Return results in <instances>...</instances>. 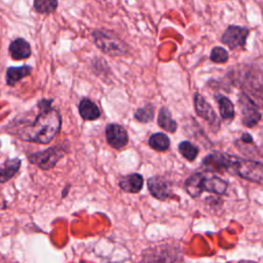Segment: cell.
<instances>
[{
  "instance_id": "cell-8",
  "label": "cell",
  "mask_w": 263,
  "mask_h": 263,
  "mask_svg": "<svg viewBox=\"0 0 263 263\" xmlns=\"http://www.w3.org/2000/svg\"><path fill=\"white\" fill-rule=\"evenodd\" d=\"M234 156L222 151H214L208 154L201 161V166L209 172L221 173L230 171Z\"/></svg>"
},
{
  "instance_id": "cell-22",
  "label": "cell",
  "mask_w": 263,
  "mask_h": 263,
  "mask_svg": "<svg viewBox=\"0 0 263 263\" xmlns=\"http://www.w3.org/2000/svg\"><path fill=\"white\" fill-rule=\"evenodd\" d=\"M154 110H155V107L153 106V104L148 103L145 106L138 108L135 111L134 116H135L136 120H138L139 122L148 123V122L152 121L154 118Z\"/></svg>"
},
{
  "instance_id": "cell-12",
  "label": "cell",
  "mask_w": 263,
  "mask_h": 263,
  "mask_svg": "<svg viewBox=\"0 0 263 263\" xmlns=\"http://www.w3.org/2000/svg\"><path fill=\"white\" fill-rule=\"evenodd\" d=\"M107 143L114 149L120 150L128 143V135L125 128L117 123H109L105 130Z\"/></svg>"
},
{
  "instance_id": "cell-23",
  "label": "cell",
  "mask_w": 263,
  "mask_h": 263,
  "mask_svg": "<svg viewBox=\"0 0 263 263\" xmlns=\"http://www.w3.org/2000/svg\"><path fill=\"white\" fill-rule=\"evenodd\" d=\"M59 2L55 0H36L34 1V9L38 13L48 14L57 9Z\"/></svg>"
},
{
  "instance_id": "cell-25",
  "label": "cell",
  "mask_w": 263,
  "mask_h": 263,
  "mask_svg": "<svg viewBox=\"0 0 263 263\" xmlns=\"http://www.w3.org/2000/svg\"><path fill=\"white\" fill-rule=\"evenodd\" d=\"M240 141H241V142H243V143L250 144V143H252V142H253V137H252L250 134L245 133V134H242V135H241V137H240Z\"/></svg>"
},
{
  "instance_id": "cell-2",
  "label": "cell",
  "mask_w": 263,
  "mask_h": 263,
  "mask_svg": "<svg viewBox=\"0 0 263 263\" xmlns=\"http://www.w3.org/2000/svg\"><path fill=\"white\" fill-rule=\"evenodd\" d=\"M184 187L193 198L199 197L204 191L223 195L227 192L228 182L218 176H206L201 172H195L185 180Z\"/></svg>"
},
{
  "instance_id": "cell-16",
  "label": "cell",
  "mask_w": 263,
  "mask_h": 263,
  "mask_svg": "<svg viewBox=\"0 0 263 263\" xmlns=\"http://www.w3.org/2000/svg\"><path fill=\"white\" fill-rule=\"evenodd\" d=\"M215 99L219 105V111L222 119L225 121H231L235 115L233 103L226 96L221 93H215Z\"/></svg>"
},
{
  "instance_id": "cell-13",
  "label": "cell",
  "mask_w": 263,
  "mask_h": 263,
  "mask_svg": "<svg viewBox=\"0 0 263 263\" xmlns=\"http://www.w3.org/2000/svg\"><path fill=\"white\" fill-rule=\"evenodd\" d=\"M8 51L13 60L21 61L28 59L32 54L30 43L24 38H16L9 44Z\"/></svg>"
},
{
  "instance_id": "cell-6",
  "label": "cell",
  "mask_w": 263,
  "mask_h": 263,
  "mask_svg": "<svg viewBox=\"0 0 263 263\" xmlns=\"http://www.w3.org/2000/svg\"><path fill=\"white\" fill-rule=\"evenodd\" d=\"M238 105L241 112V122L246 127H254L261 120V112L255 102L245 92L238 96Z\"/></svg>"
},
{
  "instance_id": "cell-21",
  "label": "cell",
  "mask_w": 263,
  "mask_h": 263,
  "mask_svg": "<svg viewBox=\"0 0 263 263\" xmlns=\"http://www.w3.org/2000/svg\"><path fill=\"white\" fill-rule=\"evenodd\" d=\"M178 150L180 152V154L187 159L188 161H193L199 152V149L196 145H194L193 143H191L190 141H183L179 144L178 146Z\"/></svg>"
},
{
  "instance_id": "cell-11",
  "label": "cell",
  "mask_w": 263,
  "mask_h": 263,
  "mask_svg": "<svg viewBox=\"0 0 263 263\" xmlns=\"http://www.w3.org/2000/svg\"><path fill=\"white\" fill-rule=\"evenodd\" d=\"M147 187L150 194L156 199L166 200L174 195L173 184L162 176H153L147 180Z\"/></svg>"
},
{
  "instance_id": "cell-27",
  "label": "cell",
  "mask_w": 263,
  "mask_h": 263,
  "mask_svg": "<svg viewBox=\"0 0 263 263\" xmlns=\"http://www.w3.org/2000/svg\"><path fill=\"white\" fill-rule=\"evenodd\" d=\"M0 146H1V142H0Z\"/></svg>"
},
{
  "instance_id": "cell-3",
  "label": "cell",
  "mask_w": 263,
  "mask_h": 263,
  "mask_svg": "<svg viewBox=\"0 0 263 263\" xmlns=\"http://www.w3.org/2000/svg\"><path fill=\"white\" fill-rule=\"evenodd\" d=\"M91 36L96 46L110 57H121L128 52L127 44L111 31L95 30Z\"/></svg>"
},
{
  "instance_id": "cell-20",
  "label": "cell",
  "mask_w": 263,
  "mask_h": 263,
  "mask_svg": "<svg viewBox=\"0 0 263 263\" xmlns=\"http://www.w3.org/2000/svg\"><path fill=\"white\" fill-rule=\"evenodd\" d=\"M149 146L156 151H166L171 146L170 138L163 133L152 134L148 139Z\"/></svg>"
},
{
  "instance_id": "cell-24",
  "label": "cell",
  "mask_w": 263,
  "mask_h": 263,
  "mask_svg": "<svg viewBox=\"0 0 263 263\" xmlns=\"http://www.w3.org/2000/svg\"><path fill=\"white\" fill-rule=\"evenodd\" d=\"M228 51L222 46H214L211 50L210 60L217 64H223L228 61Z\"/></svg>"
},
{
  "instance_id": "cell-9",
  "label": "cell",
  "mask_w": 263,
  "mask_h": 263,
  "mask_svg": "<svg viewBox=\"0 0 263 263\" xmlns=\"http://www.w3.org/2000/svg\"><path fill=\"white\" fill-rule=\"evenodd\" d=\"M179 252L171 246H158L147 251L142 263H177Z\"/></svg>"
},
{
  "instance_id": "cell-1",
  "label": "cell",
  "mask_w": 263,
  "mask_h": 263,
  "mask_svg": "<svg viewBox=\"0 0 263 263\" xmlns=\"http://www.w3.org/2000/svg\"><path fill=\"white\" fill-rule=\"evenodd\" d=\"M52 101L42 99L38 102V114L32 121L20 125L15 129V136L23 141L37 144H48L59 134L62 125V117L55 108L51 106Z\"/></svg>"
},
{
  "instance_id": "cell-7",
  "label": "cell",
  "mask_w": 263,
  "mask_h": 263,
  "mask_svg": "<svg viewBox=\"0 0 263 263\" xmlns=\"http://www.w3.org/2000/svg\"><path fill=\"white\" fill-rule=\"evenodd\" d=\"M194 109L196 114L202 118L210 125L211 129L216 133L220 129V119L218 118L213 107L205 101V99L198 92H195L193 96Z\"/></svg>"
},
{
  "instance_id": "cell-15",
  "label": "cell",
  "mask_w": 263,
  "mask_h": 263,
  "mask_svg": "<svg viewBox=\"0 0 263 263\" xmlns=\"http://www.w3.org/2000/svg\"><path fill=\"white\" fill-rule=\"evenodd\" d=\"M78 111L83 120H96L101 116V111L97 104L87 98L80 100Z\"/></svg>"
},
{
  "instance_id": "cell-26",
  "label": "cell",
  "mask_w": 263,
  "mask_h": 263,
  "mask_svg": "<svg viewBox=\"0 0 263 263\" xmlns=\"http://www.w3.org/2000/svg\"><path fill=\"white\" fill-rule=\"evenodd\" d=\"M68 190H69V187L65 188V190L63 191V197H65V193H66V195H67V193H68Z\"/></svg>"
},
{
  "instance_id": "cell-17",
  "label": "cell",
  "mask_w": 263,
  "mask_h": 263,
  "mask_svg": "<svg viewBox=\"0 0 263 263\" xmlns=\"http://www.w3.org/2000/svg\"><path fill=\"white\" fill-rule=\"evenodd\" d=\"M22 161L20 158L7 159L2 166H0V183H5L12 179L21 168Z\"/></svg>"
},
{
  "instance_id": "cell-19",
  "label": "cell",
  "mask_w": 263,
  "mask_h": 263,
  "mask_svg": "<svg viewBox=\"0 0 263 263\" xmlns=\"http://www.w3.org/2000/svg\"><path fill=\"white\" fill-rule=\"evenodd\" d=\"M157 124L164 130L170 132V133H175L178 124L176 120L173 119L172 113L166 107H162L159 110L158 117H157Z\"/></svg>"
},
{
  "instance_id": "cell-14",
  "label": "cell",
  "mask_w": 263,
  "mask_h": 263,
  "mask_svg": "<svg viewBox=\"0 0 263 263\" xmlns=\"http://www.w3.org/2000/svg\"><path fill=\"white\" fill-rule=\"evenodd\" d=\"M118 185H119L120 189L124 192L138 193L143 188L144 179H143L142 175H140L138 173H133V174L122 177L119 180Z\"/></svg>"
},
{
  "instance_id": "cell-4",
  "label": "cell",
  "mask_w": 263,
  "mask_h": 263,
  "mask_svg": "<svg viewBox=\"0 0 263 263\" xmlns=\"http://www.w3.org/2000/svg\"><path fill=\"white\" fill-rule=\"evenodd\" d=\"M69 144L64 142L59 145H54L43 151H38L29 155L28 159L31 163L35 164L43 171L52 168L58 161L63 158L69 152Z\"/></svg>"
},
{
  "instance_id": "cell-10",
  "label": "cell",
  "mask_w": 263,
  "mask_h": 263,
  "mask_svg": "<svg viewBox=\"0 0 263 263\" xmlns=\"http://www.w3.org/2000/svg\"><path fill=\"white\" fill-rule=\"evenodd\" d=\"M249 33V29L246 27L230 25L224 31L221 42L226 44L230 49L242 48L246 45Z\"/></svg>"
},
{
  "instance_id": "cell-5",
  "label": "cell",
  "mask_w": 263,
  "mask_h": 263,
  "mask_svg": "<svg viewBox=\"0 0 263 263\" xmlns=\"http://www.w3.org/2000/svg\"><path fill=\"white\" fill-rule=\"evenodd\" d=\"M230 171L241 179L263 184V162L234 156Z\"/></svg>"
},
{
  "instance_id": "cell-18",
  "label": "cell",
  "mask_w": 263,
  "mask_h": 263,
  "mask_svg": "<svg viewBox=\"0 0 263 263\" xmlns=\"http://www.w3.org/2000/svg\"><path fill=\"white\" fill-rule=\"evenodd\" d=\"M32 72V67L24 65L22 67H9L6 70L5 81L7 85H14L24 77L29 76Z\"/></svg>"
}]
</instances>
